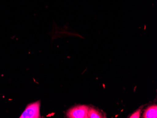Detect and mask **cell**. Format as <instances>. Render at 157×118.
Returning a JSON list of instances; mask_svg holds the SVG:
<instances>
[{"label": "cell", "mask_w": 157, "mask_h": 118, "mask_svg": "<svg viewBox=\"0 0 157 118\" xmlns=\"http://www.w3.org/2000/svg\"><path fill=\"white\" fill-rule=\"evenodd\" d=\"M89 109V107L86 105L75 106L68 112L67 116L72 118H87Z\"/></svg>", "instance_id": "cell-2"}, {"label": "cell", "mask_w": 157, "mask_h": 118, "mask_svg": "<svg viewBox=\"0 0 157 118\" xmlns=\"http://www.w3.org/2000/svg\"><path fill=\"white\" fill-rule=\"evenodd\" d=\"M144 118H157V106L156 105H152L148 107L143 115Z\"/></svg>", "instance_id": "cell-3"}, {"label": "cell", "mask_w": 157, "mask_h": 118, "mask_svg": "<svg viewBox=\"0 0 157 118\" xmlns=\"http://www.w3.org/2000/svg\"><path fill=\"white\" fill-rule=\"evenodd\" d=\"M40 103L36 102L27 105L24 112L20 116V118H40Z\"/></svg>", "instance_id": "cell-1"}, {"label": "cell", "mask_w": 157, "mask_h": 118, "mask_svg": "<svg viewBox=\"0 0 157 118\" xmlns=\"http://www.w3.org/2000/svg\"><path fill=\"white\" fill-rule=\"evenodd\" d=\"M88 118H103L102 114L95 109L89 108L88 111Z\"/></svg>", "instance_id": "cell-4"}, {"label": "cell", "mask_w": 157, "mask_h": 118, "mask_svg": "<svg viewBox=\"0 0 157 118\" xmlns=\"http://www.w3.org/2000/svg\"><path fill=\"white\" fill-rule=\"evenodd\" d=\"M140 113H141V110H140V109H139V110H138V111H137V112H135V113H134V114H133V115H131V116H130V118H139V117H140Z\"/></svg>", "instance_id": "cell-5"}]
</instances>
